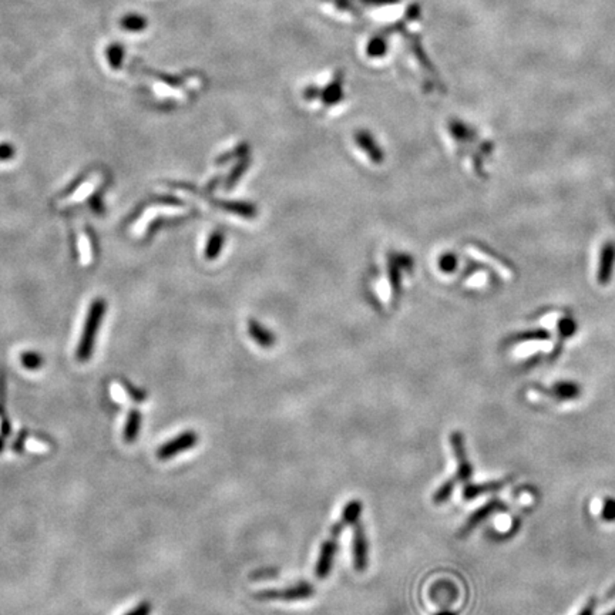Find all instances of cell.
<instances>
[{"label":"cell","mask_w":615,"mask_h":615,"mask_svg":"<svg viewBox=\"0 0 615 615\" xmlns=\"http://www.w3.org/2000/svg\"><path fill=\"white\" fill-rule=\"evenodd\" d=\"M505 510H507V504L503 500L491 498L490 501L484 503L480 508L475 510V512H472V516L466 520L463 527L458 530V536L460 537H468L473 530H476L487 519H490L491 516L497 515V512L505 511Z\"/></svg>","instance_id":"cell-8"},{"label":"cell","mask_w":615,"mask_h":615,"mask_svg":"<svg viewBox=\"0 0 615 615\" xmlns=\"http://www.w3.org/2000/svg\"><path fill=\"white\" fill-rule=\"evenodd\" d=\"M106 311V305L102 300L97 299L91 303L84 326H83V333L76 350V357L77 361L80 362H86L90 359L91 353H93V348H94V339L97 335V329L100 326L101 318L105 315Z\"/></svg>","instance_id":"cell-1"},{"label":"cell","mask_w":615,"mask_h":615,"mask_svg":"<svg viewBox=\"0 0 615 615\" xmlns=\"http://www.w3.org/2000/svg\"><path fill=\"white\" fill-rule=\"evenodd\" d=\"M466 252L472 256L473 260L487 265L494 271L501 279L504 281H515L516 279V270L511 265H508L498 255L493 253L487 248L477 245V244H469L466 245Z\"/></svg>","instance_id":"cell-2"},{"label":"cell","mask_w":615,"mask_h":615,"mask_svg":"<svg viewBox=\"0 0 615 615\" xmlns=\"http://www.w3.org/2000/svg\"><path fill=\"white\" fill-rule=\"evenodd\" d=\"M352 554H353L355 570L357 573H365L369 566V543H368L365 526L359 522L353 524Z\"/></svg>","instance_id":"cell-7"},{"label":"cell","mask_w":615,"mask_h":615,"mask_svg":"<svg viewBox=\"0 0 615 615\" xmlns=\"http://www.w3.org/2000/svg\"><path fill=\"white\" fill-rule=\"evenodd\" d=\"M275 574H277V571H274V570H268V571H258V573H255L253 577H255V578H265V577H272V576H275Z\"/></svg>","instance_id":"cell-27"},{"label":"cell","mask_w":615,"mask_h":615,"mask_svg":"<svg viewBox=\"0 0 615 615\" xmlns=\"http://www.w3.org/2000/svg\"><path fill=\"white\" fill-rule=\"evenodd\" d=\"M120 26H121L124 30H128V32H141V30H144V29L147 27V20H145V18L141 16V15L130 13V15H126V16L121 19Z\"/></svg>","instance_id":"cell-17"},{"label":"cell","mask_w":615,"mask_h":615,"mask_svg":"<svg viewBox=\"0 0 615 615\" xmlns=\"http://www.w3.org/2000/svg\"><path fill=\"white\" fill-rule=\"evenodd\" d=\"M536 390L541 392L544 395H548L553 399L560 400V402L576 400L581 395L580 386L574 382H558V383H554L550 389H541L540 386H537Z\"/></svg>","instance_id":"cell-13"},{"label":"cell","mask_w":615,"mask_h":615,"mask_svg":"<svg viewBox=\"0 0 615 615\" xmlns=\"http://www.w3.org/2000/svg\"><path fill=\"white\" fill-rule=\"evenodd\" d=\"M197 443H198L197 432L185 430V432L180 433L178 436H176L174 439L161 444L156 454L160 460H170V458H174L177 454L195 447Z\"/></svg>","instance_id":"cell-9"},{"label":"cell","mask_w":615,"mask_h":615,"mask_svg":"<svg viewBox=\"0 0 615 615\" xmlns=\"http://www.w3.org/2000/svg\"><path fill=\"white\" fill-rule=\"evenodd\" d=\"M185 210L183 207H177V205H152V207H147L144 213L140 216V218L133 224L131 234L135 238H140L145 234L147 227L161 216L166 217H176L184 214Z\"/></svg>","instance_id":"cell-6"},{"label":"cell","mask_w":615,"mask_h":615,"mask_svg":"<svg viewBox=\"0 0 615 615\" xmlns=\"http://www.w3.org/2000/svg\"><path fill=\"white\" fill-rule=\"evenodd\" d=\"M605 615H615V608L614 609H611L608 614H605Z\"/></svg>","instance_id":"cell-30"},{"label":"cell","mask_w":615,"mask_h":615,"mask_svg":"<svg viewBox=\"0 0 615 615\" xmlns=\"http://www.w3.org/2000/svg\"><path fill=\"white\" fill-rule=\"evenodd\" d=\"M601 519L612 523L615 522V498H605L602 501V508H601Z\"/></svg>","instance_id":"cell-21"},{"label":"cell","mask_w":615,"mask_h":615,"mask_svg":"<svg viewBox=\"0 0 615 615\" xmlns=\"http://www.w3.org/2000/svg\"><path fill=\"white\" fill-rule=\"evenodd\" d=\"M435 615H457V612L450 611V609H442V611H439V612L435 614Z\"/></svg>","instance_id":"cell-28"},{"label":"cell","mask_w":615,"mask_h":615,"mask_svg":"<svg viewBox=\"0 0 615 615\" xmlns=\"http://www.w3.org/2000/svg\"><path fill=\"white\" fill-rule=\"evenodd\" d=\"M386 51V41L382 37H375L369 46H368V55L369 56H382Z\"/></svg>","instance_id":"cell-22"},{"label":"cell","mask_w":615,"mask_h":615,"mask_svg":"<svg viewBox=\"0 0 615 615\" xmlns=\"http://www.w3.org/2000/svg\"><path fill=\"white\" fill-rule=\"evenodd\" d=\"M450 446L454 453V458L457 461V472L453 479L457 483H469L473 476V468L468 457V450L465 444V437L458 430H453L450 435Z\"/></svg>","instance_id":"cell-4"},{"label":"cell","mask_w":615,"mask_h":615,"mask_svg":"<svg viewBox=\"0 0 615 615\" xmlns=\"http://www.w3.org/2000/svg\"><path fill=\"white\" fill-rule=\"evenodd\" d=\"M595 607H597V600H595V598H591V600L586 604V607L578 612V615H594Z\"/></svg>","instance_id":"cell-25"},{"label":"cell","mask_w":615,"mask_h":615,"mask_svg":"<svg viewBox=\"0 0 615 615\" xmlns=\"http://www.w3.org/2000/svg\"><path fill=\"white\" fill-rule=\"evenodd\" d=\"M540 324L544 325L548 331L554 332L557 335L558 342H564V339L571 338L576 333V328H577L571 315L564 311L545 312L540 318Z\"/></svg>","instance_id":"cell-5"},{"label":"cell","mask_w":615,"mask_h":615,"mask_svg":"<svg viewBox=\"0 0 615 615\" xmlns=\"http://www.w3.org/2000/svg\"><path fill=\"white\" fill-rule=\"evenodd\" d=\"M151 614V605L150 602H141L138 607L127 612L126 615H150Z\"/></svg>","instance_id":"cell-23"},{"label":"cell","mask_w":615,"mask_h":615,"mask_svg":"<svg viewBox=\"0 0 615 615\" xmlns=\"http://www.w3.org/2000/svg\"><path fill=\"white\" fill-rule=\"evenodd\" d=\"M101 183H102V176L100 173L91 174L72 194H69L67 197L59 199L58 205H59V207L65 209V207H73V205L86 201L87 198H90L97 191V188L101 185Z\"/></svg>","instance_id":"cell-10"},{"label":"cell","mask_w":615,"mask_h":615,"mask_svg":"<svg viewBox=\"0 0 615 615\" xmlns=\"http://www.w3.org/2000/svg\"><path fill=\"white\" fill-rule=\"evenodd\" d=\"M13 156V147L8 144H0V160H9Z\"/></svg>","instance_id":"cell-24"},{"label":"cell","mask_w":615,"mask_h":615,"mask_svg":"<svg viewBox=\"0 0 615 615\" xmlns=\"http://www.w3.org/2000/svg\"><path fill=\"white\" fill-rule=\"evenodd\" d=\"M512 482V477H505L503 480H493V482H487V483H479V484H466L463 489V496L465 500H473L477 497H482L484 494H490V493H497L501 489L507 487L510 483Z\"/></svg>","instance_id":"cell-14"},{"label":"cell","mask_w":615,"mask_h":615,"mask_svg":"<svg viewBox=\"0 0 615 615\" xmlns=\"http://www.w3.org/2000/svg\"><path fill=\"white\" fill-rule=\"evenodd\" d=\"M456 484H457V482H456L453 477H450L449 480H446V482H444V483L436 490V493L433 494V503L437 504V505H439V504H444V503L451 497Z\"/></svg>","instance_id":"cell-18"},{"label":"cell","mask_w":615,"mask_h":615,"mask_svg":"<svg viewBox=\"0 0 615 615\" xmlns=\"http://www.w3.org/2000/svg\"><path fill=\"white\" fill-rule=\"evenodd\" d=\"M25 439H26V432H20V435H19V437H18V440L15 442V444H13V450L15 451H18V453H20L22 450H23V443H25Z\"/></svg>","instance_id":"cell-26"},{"label":"cell","mask_w":615,"mask_h":615,"mask_svg":"<svg viewBox=\"0 0 615 615\" xmlns=\"http://www.w3.org/2000/svg\"><path fill=\"white\" fill-rule=\"evenodd\" d=\"M77 248H79L80 264L83 267H88L93 263V245L88 234L80 225L77 227Z\"/></svg>","instance_id":"cell-15"},{"label":"cell","mask_w":615,"mask_h":615,"mask_svg":"<svg viewBox=\"0 0 615 615\" xmlns=\"http://www.w3.org/2000/svg\"><path fill=\"white\" fill-rule=\"evenodd\" d=\"M338 551V538L333 536H329V538L324 543L317 566H315V576L321 580L326 578L333 567V561H335V555Z\"/></svg>","instance_id":"cell-12"},{"label":"cell","mask_w":615,"mask_h":615,"mask_svg":"<svg viewBox=\"0 0 615 615\" xmlns=\"http://www.w3.org/2000/svg\"><path fill=\"white\" fill-rule=\"evenodd\" d=\"M315 594V588L310 583H299L286 588H270L263 590L253 594L255 600L260 601H272V600H281V601H298V600H306L311 598Z\"/></svg>","instance_id":"cell-3"},{"label":"cell","mask_w":615,"mask_h":615,"mask_svg":"<svg viewBox=\"0 0 615 615\" xmlns=\"http://www.w3.org/2000/svg\"><path fill=\"white\" fill-rule=\"evenodd\" d=\"M5 449V440H4V437H0V451H2Z\"/></svg>","instance_id":"cell-29"},{"label":"cell","mask_w":615,"mask_h":615,"mask_svg":"<svg viewBox=\"0 0 615 615\" xmlns=\"http://www.w3.org/2000/svg\"><path fill=\"white\" fill-rule=\"evenodd\" d=\"M597 261L598 263L595 267V282L601 286H605L612 277V270L615 265V245L611 242L604 244L602 248L600 249Z\"/></svg>","instance_id":"cell-11"},{"label":"cell","mask_w":615,"mask_h":615,"mask_svg":"<svg viewBox=\"0 0 615 615\" xmlns=\"http://www.w3.org/2000/svg\"><path fill=\"white\" fill-rule=\"evenodd\" d=\"M20 364L29 371H37L43 366V357L34 352H25L20 355Z\"/></svg>","instance_id":"cell-20"},{"label":"cell","mask_w":615,"mask_h":615,"mask_svg":"<svg viewBox=\"0 0 615 615\" xmlns=\"http://www.w3.org/2000/svg\"><path fill=\"white\" fill-rule=\"evenodd\" d=\"M141 422H143V416L138 410L137 409L130 410V414H128L127 421H126V426H124V440L127 443H133L138 439Z\"/></svg>","instance_id":"cell-16"},{"label":"cell","mask_w":615,"mask_h":615,"mask_svg":"<svg viewBox=\"0 0 615 615\" xmlns=\"http://www.w3.org/2000/svg\"><path fill=\"white\" fill-rule=\"evenodd\" d=\"M107 60L112 66V69L119 70L124 60V47L120 43H113L107 48Z\"/></svg>","instance_id":"cell-19"}]
</instances>
